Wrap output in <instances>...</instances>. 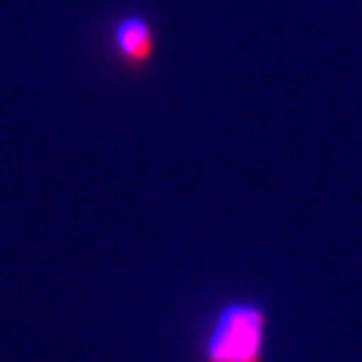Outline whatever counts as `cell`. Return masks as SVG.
Here are the masks:
<instances>
[{"instance_id":"6da1fadb","label":"cell","mask_w":362,"mask_h":362,"mask_svg":"<svg viewBox=\"0 0 362 362\" xmlns=\"http://www.w3.org/2000/svg\"><path fill=\"white\" fill-rule=\"evenodd\" d=\"M268 312L254 300H230L202 342V362H264Z\"/></svg>"},{"instance_id":"7a4b0ae2","label":"cell","mask_w":362,"mask_h":362,"mask_svg":"<svg viewBox=\"0 0 362 362\" xmlns=\"http://www.w3.org/2000/svg\"><path fill=\"white\" fill-rule=\"evenodd\" d=\"M111 42L117 59L127 69L149 65L156 54V33L143 14L121 16L111 30Z\"/></svg>"}]
</instances>
